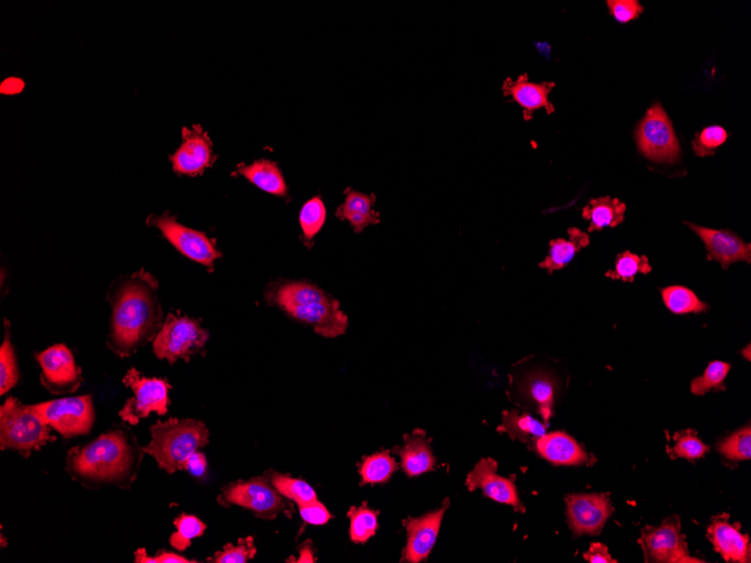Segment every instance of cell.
<instances>
[{"label":"cell","mask_w":751,"mask_h":563,"mask_svg":"<svg viewBox=\"0 0 751 563\" xmlns=\"http://www.w3.org/2000/svg\"><path fill=\"white\" fill-rule=\"evenodd\" d=\"M270 481L280 495L291 499L298 506L318 501V495H316L314 488L304 480L279 475L275 472L271 475Z\"/></svg>","instance_id":"obj_35"},{"label":"cell","mask_w":751,"mask_h":563,"mask_svg":"<svg viewBox=\"0 0 751 563\" xmlns=\"http://www.w3.org/2000/svg\"><path fill=\"white\" fill-rule=\"evenodd\" d=\"M345 194V203L336 211L337 219L349 222L356 233L363 232L369 225L380 223V215L374 210L375 195H366L350 188Z\"/></svg>","instance_id":"obj_24"},{"label":"cell","mask_w":751,"mask_h":563,"mask_svg":"<svg viewBox=\"0 0 751 563\" xmlns=\"http://www.w3.org/2000/svg\"><path fill=\"white\" fill-rule=\"evenodd\" d=\"M325 220H327V208H325L321 197L310 199L302 207L300 224L307 244H312L315 236L322 230Z\"/></svg>","instance_id":"obj_37"},{"label":"cell","mask_w":751,"mask_h":563,"mask_svg":"<svg viewBox=\"0 0 751 563\" xmlns=\"http://www.w3.org/2000/svg\"><path fill=\"white\" fill-rule=\"evenodd\" d=\"M723 457L730 461H747L751 458V428H745L731 434L717 446Z\"/></svg>","instance_id":"obj_38"},{"label":"cell","mask_w":751,"mask_h":563,"mask_svg":"<svg viewBox=\"0 0 751 563\" xmlns=\"http://www.w3.org/2000/svg\"><path fill=\"white\" fill-rule=\"evenodd\" d=\"M135 563H195L196 560H190L178 553L168 552L166 550L159 551L155 557H150L146 549H139L134 553Z\"/></svg>","instance_id":"obj_44"},{"label":"cell","mask_w":751,"mask_h":563,"mask_svg":"<svg viewBox=\"0 0 751 563\" xmlns=\"http://www.w3.org/2000/svg\"><path fill=\"white\" fill-rule=\"evenodd\" d=\"M151 441L143 447L168 474L185 471L187 460L210 442L207 426L193 419H169L151 426Z\"/></svg>","instance_id":"obj_4"},{"label":"cell","mask_w":751,"mask_h":563,"mask_svg":"<svg viewBox=\"0 0 751 563\" xmlns=\"http://www.w3.org/2000/svg\"><path fill=\"white\" fill-rule=\"evenodd\" d=\"M449 507V501L443 503L439 510L425 514L416 519H407L404 525L407 532V543L403 551L402 560L419 563L427 560L436 544L443 516Z\"/></svg>","instance_id":"obj_17"},{"label":"cell","mask_w":751,"mask_h":563,"mask_svg":"<svg viewBox=\"0 0 751 563\" xmlns=\"http://www.w3.org/2000/svg\"><path fill=\"white\" fill-rule=\"evenodd\" d=\"M300 514L304 522L312 525H324L332 519V514L318 501L301 505Z\"/></svg>","instance_id":"obj_43"},{"label":"cell","mask_w":751,"mask_h":563,"mask_svg":"<svg viewBox=\"0 0 751 563\" xmlns=\"http://www.w3.org/2000/svg\"><path fill=\"white\" fill-rule=\"evenodd\" d=\"M431 440L423 431H415L406 434L402 447L395 449L401 457L402 468L405 474L416 477L431 471L436 466L437 460L433 456Z\"/></svg>","instance_id":"obj_23"},{"label":"cell","mask_w":751,"mask_h":563,"mask_svg":"<svg viewBox=\"0 0 751 563\" xmlns=\"http://www.w3.org/2000/svg\"><path fill=\"white\" fill-rule=\"evenodd\" d=\"M548 423H542L527 413L517 410L503 413L502 424L499 431L508 433L512 440H520L523 443H535L547 432Z\"/></svg>","instance_id":"obj_28"},{"label":"cell","mask_w":751,"mask_h":563,"mask_svg":"<svg viewBox=\"0 0 751 563\" xmlns=\"http://www.w3.org/2000/svg\"><path fill=\"white\" fill-rule=\"evenodd\" d=\"M208 339L210 333L198 321L187 316L169 314L153 341V352L157 358L168 360L174 365L177 360L189 361L202 353Z\"/></svg>","instance_id":"obj_6"},{"label":"cell","mask_w":751,"mask_h":563,"mask_svg":"<svg viewBox=\"0 0 751 563\" xmlns=\"http://www.w3.org/2000/svg\"><path fill=\"white\" fill-rule=\"evenodd\" d=\"M606 4H608L610 14L622 24L637 20L645 12V8L637 0H609Z\"/></svg>","instance_id":"obj_42"},{"label":"cell","mask_w":751,"mask_h":563,"mask_svg":"<svg viewBox=\"0 0 751 563\" xmlns=\"http://www.w3.org/2000/svg\"><path fill=\"white\" fill-rule=\"evenodd\" d=\"M497 469L499 466L494 459H482L473 471L469 472L466 479L467 488L470 492L482 489L484 495L494 502L510 505L520 513L526 512L513 481L497 475Z\"/></svg>","instance_id":"obj_16"},{"label":"cell","mask_w":751,"mask_h":563,"mask_svg":"<svg viewBox=\"0 0 751 563\" xmlns=\"http://www.w3.org/2000/svg\"><path fill=\"white\" fill-rule=\"evenodd\" d=\"M583 558L591 563H617L611 555L608 547L602 543L594 542L591 544L590 549L584 553Z\"/></svg>","instance_id":"obj_45"},{"label":"cell","mask_w":751,"mask_h":563,"mask_svg":"<svg viewBox=\"0 0 751 563\" xmlns=\"http://www.w3.org/2000/svg\"><path fill=\"white\" fill-rule=\"evenodd\" d=\"M295 562L297 563L315 562L314 552L311 547V544H305V546H303V548L300 551V558H298Z\"/></svg>","instance_id":"obj_47"},{"label":"cell","mask_w":751,"mask_h":563,"mask_svg":"<svg viewBox=\"0 0 751 563\" xmlns=\"http://www.w3.org/2000/svg\"><path fill=\"white\" fill-rule=\"evenodd\" d=\"M653 271L646 256H637L630 251L619 254L615 260L614 270L606 272L605 276L612 280H620L622 283H633L636 276L648 275Z\"/></svg>","instance_id":"obj_32"},{"label":"cell","mask_w":751,"mask_h":563,"mask_svg":"<svg viewBox=\"0 0 751 563\" xmlns=\"http://www.w3.org/2000/svg\"><path fill=\"white\" fill-rule=\"evenodd\" d=\"M555 87V83H531L529 76L523 74L517 80L506 78L502 90L505 97H510L522 108L524 120L531 121L533 114L541 108H545L548 114L555 112L554 105L549 101V94Z\"/></svg>","instance_id":"obj_21"},{"label":"cell","mask_w":751,"mask_h":563,"mask_svg":"<svg viewBox=\"0 0 751 563\" xmlns=\"http://www.w3.org/2000/svg\"><path fill=\"white\" fill-rule=\"evenodd\" d=\"M665 306L674 314L704 313L710 306L701 301L693 290L684 286H671L662 289Z\"/></svg>","instance_id":"obj_29"},{"label":"cell","mask_w":751,"mask_h":563,"mask_svg":"<svg viewBox=\"0 0 751 563\" xmlns=\"http://www.w3.org/2000/svg\"><path fill=\"white\" fill-rule=\"evenodd\" d=\"M627 205L610 196L595 198L583 208V217L590 222L588 231H602L619 226L624 221Z\"/></svg>","instance_id":"obj_27"},{"label":"cell","mask_w":751,"mask_h":563,"mask_svg":"<svg viewBox=\"0 0 751 563\" xmlns=\"http://www.w3.org/2000/svg\"><path fill=\"white\" fill-rule=\"evenodd\" d=\"M348 517L352 542L365 543L374 537L378 530V512L369 508L367 503L359 507L352 506Z\"/></svg>","instance_id":"obj_31"},{"label":"cell","mask_w":751,"mask_h":563,"mask_svg":"<svg viewBox=\"0 0 751 563\" xmlns=\"http://www.w3.org/2000/svg\"><path fill=\"white\" fill-rule=\"evenodd\" d=\"M158 290V280L144 269L117 278L108 288L112 314L107 347L116 356L129 358L157 338L164 325Z\"/></svg>","instance_id":"obj_1"},{"label":"cell","mask_w":751,"mask_h":563,"mask_svg":"<svg viewBox=\"0 0 751 563\" xmlns=\"http://www.w3.org/2000/svg\"><path fill=\"white\" fill-rule=\"evenodd\" d=\"M636 142L641 154L654 162L676 163L681 160L672 121L659 103L651 106L636 130Z\"/></svg>","instance_id":"obj_8"},{"label":"cell","mask_w":751,"mask_h":563,"mask_svg":"<svg viewBox=\"0 0 751 563\" xmlns=\"http://www.w3.org/2000/svg\"><path fill=\"white\" fill-rule=\"evenodd\" d=\"M267 299L321 337L334 339L347 332L349 319L340 302L318 286L303 281L275 285L268 290Z\"/></svg>","instance_id":"obj_3"},{"label":"cell","mask_w":751,"mask_h":563,"mask_svg":"<svg viewBox=\"0 0 751 563\" xmlns=\"http://www.w3.org/2000/svg\"><path fill=\"white\" fill-rule=\"evenodd\" d=\"M173 169L178 175L201 176L214 165L216 156L210 136L199 125L183 130V143L173 156H170Z\"/></svg>","instance_id":"obj_15"},{"label":"cell","mask_w":751,"mask_h":563,"mask_svg":"<svg viewBox=\"0 0 751 563\" xmlns=\"http://www.w3.org/2000/svg\"><path fill=\"white\" fill-rule=\"evenodd\" d=\"M565 502L567 523L575 537L600 535L613 514L609 494L567 495Z\"/></svg>","instance_id":"obj_14"},{"label":"cell","mask_w":751,"mask_h":563,"mask_svg":"<svg viewBox=\"0 0 751 563\" xmlns=\"http://www.w3.org/2000/svg\"><path fill=\"white\" fill-rule=\"evenodd\" d=\"M590 235L577 227L568 229V240L556 239L550 242L549 252L545 261L539 265L540 268L546 269L548 274H554L555 271L562 270L572 262L579 251H582L590 245Z\"/></svg>","instance_id":"obj_25"},{"label":"cell","mask_w":751,"mask_h":563,"mask_svg":"<svg viewBox=\"0 0 751 563\" xmlns=\"http://www.w3.org/2000/svg\"><path fill=\"white\" fill-rule=\"evenodd\" d=\"M728 132L722 126L713 125L695 135L692 142L696 156L712 157L716 150L728 140Z\"/></svg>","instance_id":"obj_40"},{"label":"cell","mask_w":751,"mask_h":563,"mask_svg":"<svg viewBox=\"0 0 751 563\" xmlns=\"http://www.w3.org/2000/svg\"><path fill=\"white\" fill-rule=\"evenodd\" d=\"M148 223L155 226L164 238L186 258L199 263L208 270L214 269V263L222 257L215 241L201 231L190 229L180 224L168 212L160 216L149 217Z\"/></svg>","instance_id":"obj_12"},{"label":"cell","mask_w":751,"mask_h":563,"mask_svg":"<svg viewBox=\"0 0 751 563\" xmlns=\"http://www.w3.org/2000/svg\"><path fill=\"white\" fill-rule=\"evenodd\" d=\"M35 359L42 370L41 384L52 395L72 394L83 385V372L67 345H53L36 354Z\"/></svg>","instance_id":"obj_13"},{"label":"cell","mask_w":751,"mask_h":563,"mask_svg":"<svg viewBox=\"0 0 751 563\" xmlns=\"http://www.w3.org/2000/svg\"><path fill=\"white\" fill-rule=\"evenodd\" d=\"M143 452L134 434L113 430L70 449L67 471L86 487L112 484L128 489L137 479Z\"/></svg>","instance_id":"obj_2"},{"label":"cell","mask_w":751,"mask_h":563,"mask_svg":"<svg viewBox=\"0 0 751 563\" xmlns=\"http://www.w3.org/2000/svg\"><path fill=\"white\" fill-rule=\"evenodd\" d=\"M731 365L728 362L712 361L703 375L692 380L691 392L696 396H703L712 392H726L725 380L729 375Z\"/></svg>","instance_id":"obj_33"},{"label":"cell","mask_w":751,"mask_h":563,"mask_svg":"<svg viewBox=\"0 0 751 563\" xmlns=\"http://www.w3.org/2000/svg\"><path fill=\"white\" fill-rule=\"evenodd\" d=\"M257 555V548L252 537L240 539L237 546L232 543L226 544L222 551H217L213 558L208 559L214 563H246Z\"/></svg>","instance_id":"obj_41"},{"label":"cell","mask_w":751,"mask_h":563,"mask_svg":"<svg viewBox=\"0 0 751 563\" xmlns=\"http://www.w3.org/2000/svg\"><path fill=\"white\" fill-rule=\"evenodd\" d=\"M20 371H18L16 353L11 340V329L9 323L5 321V340L0 347V394L5 395L14 388Z\"/></svg>","instance_id":"obj_34"},{"label":"cell","mask_w":751,"mask_h":563,"mask_svg":"<svg viewBox=\"0 0 751 563\" xmlns=\"http://www.w3.org/2000/svg\"><path fill=\"white\" fill-rule=\"evenodd\" d=\"M51 430L30 405H23L14 397H9L0 407V448L3 451L14 450L29 457L33 451L57 440Z\"/></svg>","instance_id":"obj_5"},{"label":"cell","mask_w":751,"mask_h":563,"mask_svg":"<svg viewBox=\"0 0 751 563\" xmlns=\"http://www.w3.org/2000/svg\"><path fill=\"white\" fill-rule=\"evenodd\" d=\"M30 407L45 424L65 439L88 434L96 421L93 397L90 395L54 399Z\"/></svg>","instance_id":"obj_7"},{"label":"cell","mask_w":751,"mask_h":563,"mask_svg":"<svg viewBox=\"0 0 751 563\" xmlns=\"http://www.w3.org/2000/svg\"><path fill=\"white\" fill-rule=\"evenodd\" d=\"M219 501L224 506L246 508L260 519L273 520L285 510L284 497L267 477L237 481L222 488Z\"/></svg>","instance_id":"obj_11"},{"label":"cell","mask_w":751,"mask_h":563,"mask_svg":"<svg viewBox=\"0 0 751 563\" xmlns=\"http://www.w3.org/2000/svg\"><path fill=\"white\" fill-rule=\"evenodd\" d=\"M739 523L731 524L729 514L713 517L708 526L707 538L714 550L727 562L748 563L751 561V546L747 534L740 532Z\"/></svg>","instance_id":"obj_20"},{"label":"cell","mask_w":751,"mask_h":563,"mask_svg":"<svg viewBox=\"0 0 751 563\" xmlns=\"http://www.w3.org/2000/svg\"><path fill=\"white\" fill-rule=\"evenodd\" d=\"M674 441L675 446L671 452L674 459L684 458L694 462L710 451V448L701 441L698 433L691 429L675 433Z\"/></svg>","instance_id":"obj_39"},{"label":"cell","mask_w":751,"mask_h":563,"mask_svg":"<svg viewBox=\"0 0 751 563\" xmlns=\"http://www.w3.org/2000/svg\"><path fill=\"white\" fill-rule=\"evenodd\" d=\"M238 174L268 194L285 197L288 193L282 171L273 161L260 159L250 165H239Z\"/></svg>","instance_id":"obj_26"},{"label":"cell","mask_w":751,"mask_h":563,"mask_svg":"<svg viewBox=\"0 0 751 563\" xmlns=\"http://www.w3.org/2000/svg\"><path fill=\"white\" fill-rule=\"evenodd\" d=\"M176 532L171 535L169 542L177 551L184 552L192 541L201 538L206 531V524L195 515L182 514L175 520Z\"/></svg>","instance_id":"obj_36"},{"label":"cell","mask_w":751,"mask_h":563,"mask_svg":"<svg viewBox=\"0 0 751 563\" xmlns=\"http://www.w3.org/2000/svg\"><path fill=\"white\" fill-rule=\"evenodd\" d=\"M123 384L133 393V397L119 413L124 422L134 426L147 419L151 413L161 416L168 413L171 385L166 379L147 378L139 370L132 368L123 378Z\"/></svg>","instance_id":"obj_9"},{"label":"cell","mask_w":751,"mask_h":563,"mask_svg":"<svg viewBox=\"0 0 751 563\" xmlns=\"http://www.w3.org/2000/svg\"><path fill=\"white\" fill-rule=\"evenodd\" d=\"M397 471V463L389 451L379 452L364 459L359 472L364 484H384Z\"/></svg>","instance_id":"obj_30"},{"label":"cell","mask_w":751,"mask_h":563,"mask_svg":"<svg viewBox=\"0 0 751 563\" xmlns=\"http://www.w3.org/2000/svg\"><path fill=\"white\" fill-rule=\"evenodd\" d=\"M639 544L647 563L705 562L690 555L678 515L669 516L659 526H646L641 531Z\"/></svg>","instance_id":"obj_10"},{"label":"cell","mask_w":751,"mask_h":563,"mask_svg":"<svg viewBox=\"0 0 751 563\" xmlns=\"http://www.w3.org/2000/svg\"><path fill=\"white\" fill-rule=\"evenodd\" d=\"M699 236L708 250V260L717 261L725 270L736 262H751V245L730 230H713L685 223Z\"/></svg>","instance_id":"obj_19"},{"label":"cell","mask_w":751,"mask_h":563,"mask_svg":"<svg viewBox=\"0 0 751 563\" xmlns=\"http://www.w3.org/2000/svg\"><path fill=\"white\" fill-rule=\"evenodd\" d=\"M517 388L521 401L548 423L554 414L559 392V380L553 372L541 369L527 371L518 381Z\"/></svg>","instance_id":"obj_18"},{"label":"cell","mask_w":751,"mask_h":563,"mask_svg":"<svg viewBox=\"0 0 751 563\" xmlns=\"http://www.w3.org/2000/svg\"><path fill=\"white\" fill-rule=\"evenodd\" d=\"M535 444L540 456L556 466H591L595 462L593 456L564 432L542 435Z\"/></svg>","instance_id":"obj_22"},{"label":"cell","mask_w":751,"mask_h":563,"mask_svg":"<svg viewBox=\"0 0 751 563\" xmlns=\"http://www.w3.org/2000/svg\"><path fill=\"white\" fill-rule=\"evenodd\" d=\"M207 470V459L202 452H195L186 462L185 471L190 472L195 477H202Z\"/></svg>","instance_id":"obj_46"}]
</instances>
